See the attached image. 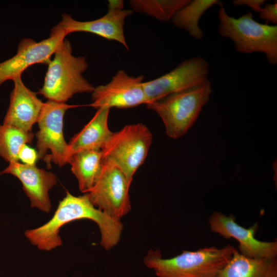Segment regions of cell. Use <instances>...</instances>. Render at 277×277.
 <instances>
[{"label": "cell", "mask_w": 277, "mask_h": 277, "mask_svg": "<svg viewBox=\"0 0 277 277\" xmlns=\"http://www.w3.org/2000/svg\"><path fill=\"white\" fill-rule=\"evenodd\" d=\"M219 34L229 38L242 53H264L268 63L277 64V26L261 24L247 12L238 18L229 16L223 5L218 12Z\"/></svg>", "instance_id": "obj_5"}, {"label": "cell", "mask_w": 277, "mask_h": 277, "mask_svg": "<svg viewBox=\"0 0 277 277\" xmlns=\"http://www.w3.org/2000/svg\"><path fill=\"white\" fill-rule=\"evenodd\" d=\"M66 36L63 32L52 28L49 37L39 42L30 38H23L18 44L16 54L0 63V86L8 80L21 76L32 65H48L51 56Z\"/></svg>", "instance_id": "obj_11"}, {"label": "cell", "mask_w": 277, "mask_h": 277, "mask_svg": "<svg viewBox=\"0 0 277 277\" xmlns=\"http://www.w3.org/2000/svg\"><path fill=\"white\" fill-rule=\"evenodd\" d=\"M1 174H9L17 177L29 199L31 208L49 213L51 208L49 191L56 184V176L51 172L17 162H11Z\"/></svg>", "instance_id": "obj_14"}, {"label": "cell", "mask_w": 277, "mask_h": 277, "mask_svg": "<svg viewBox=\"0 0 277 277\" xmlns=\"http://www.w3.org/2000/svg\"><path fill=\"white\" fill-rule=\"evenodd\" d=\"M84 219L91 220L98 225L101 235L100 244L104 249L109 250L118 243L123 230L120 220L95 207L87 193L76 196L68 191L60 201L52 218L37 228L26 230L25 235L38 249L51 251L62 245L59 233L63 226Z\"/></svg>", "instance_id": "obj_1"}, {"label": "cell", "mask_w": 277, "mask_h": 277, "mask_svg": "<svg viewBox=\"0 0 277 277\" xmlns=\"http://www.w3.org/2000/svg\"><path fill=\"white\" fill-rule=\"evenodd\" d=\"M266 2L265 0H234L232 3L236 6H245L259 12Z\"/></svg>", "instance_id": "obj_24"}, {"label": "cell", "mask_w": 277, "mask_h": 277, "mask_svg": "<svg viewBox=\"0 0 277 277\" xmlns=\"http://www.w3.org/2000/svg\"><path fill=\"white\" fill-rule=\"evenodd\" d=\"M235 250L229 244L222 248L206 247L183 250L170 259H162L159 250H150L144 262L157 277H216Z\"/></svg>", "instance_id": "obj_2"}, {"label": "cell", "mask_w": 277, "mask_h": 277, "mask_svg": "<svg viewBox=\"0 0 277 277\" xmlns=\"http://www.w3.org/2000/svg\"><path fill=\"white\" fill-rule=\"evenodd\" d=\"M34 137L32 132H25L17 128L0 124V157L9 163L18 162L20 147L31 143Z\"/></svg>", "instance_id": "obj_21"}, {"label": "cell", "mask_w": 277, "mask_h": 277, "mask_svg": "<svg viewBox=\"0 0 277 277\" xmlns=\"http://www.w3.org/2000/svg\"><path fill=\"white\" fill-rule=\"evenodd\" d=\"M110 110L97 109L91 120L71 138L68 143L69 158L77 152L104 148L113 134L108 125Z\"/></svg>", "instance_id": "obj_16"}, {"label": "cell", "mask_w": 277, "mask_h": 277, "mask_svg": "<svg viewBox=\"0 0 277 277\" xmlns=\"http://www.w3.org/2000/svg\"><path fill=\"white\" fill-rule=\"evenodd\" d=\"M14 88L10 95L9 105L3 124L12 126L24 131L31 132L37 123L44 103L37 93L27 88L21 76L13 80Z\"/></svg>", "instance_id": "obj_15"}, {"label": "cell", "mask_w": 277, "mask_h": 277, "mask_svg": "<svg viewBox=\"0 0 277 277\" xmlns=\"http://www.w3.org/2000/svg\"><path fill=\"white\" fill-rule=\"evenodd\" d=\"M211 92V83L207 80L145 105L161 118L167 135L175 139L184 135L193 126Z\"/></svg>", "instance_id": "obj_4"}, {"label": "cell", "mask_w": 277, "mask_h": 277, "mask_svg": "<svg viewBox=\"0 0 277 277\" xmlns=\"http://www.w3.org/2000/svg\"><path fill=\"white\" fill-rule=\"evenodd\" d=\"M190 0H131V10L144 13L161 22L171 21Z\"/></svg>", "instance_id": "obj_20"}, {"label": "cell", "mask_w": 277, "mask_h": 277, "mask_svg": "<svg viewBox=\"0 0 277 277\" xmlns=\"http://www.w3.org/2000/svg\"><path fill=\"white\" fill-rule=\"evenodd\" d=\"M77 106L51 100L43 104L35 136L38 159L44 161L48 168L51 163L60 167L68 163V144L64 136V117L68 109Z\"/></svg>", "instance_id": "obj_7"}, {"label": "cell", "mask_w": 277, "mask_h": 277, "mask_svg": "<svg viewBox=\"0 0 277 277\" xmlns=\"http://www.w3.org/2000/svg\"><path fill=\"white\" fill-rule=\"evenodd\" d=\"M152 141V133L146 125H126L113 132L101 150L103 161L118 168L131 183L134 174L147 156Z\"/></svg>", "instance_id": "obj_6"}, {"label": "cell", "mask_w": 277, "mask_h": 277, "mask_svg": "<svg viewBox=\"0 0 277 277\" xmlns=\"http://www.w3.org/2000/svg\"><path fill=\"white\" fill-rule=\"evenodd\" d=\"M72 172L76 177L80 191L88 193L94 186L103 166L101 150H87L76 152L69 158Z\"/></svg>", "instance_id": "obj_18"}, {"label": "cell", "mask_w": 277, "mask_h": 277, "mask_svg": "<svg viewBox=\"0 0 277 277\" xmlns=\"http://www.w3.org/2000/svg\"><path fill=\"white\" fill-rule=\"evenodd\" d=\"M54 55L38 93L47 100L66 103L75 94L93 92L95 87L83 75L88 68L86 58L73 55L69 40L62 41Z\"/></svg>", "instance_id": "obj_3"}, {"label": "cell", "mask_w": 277, "mask_h": 277, "mask_svg": "<svg viewBox=\"0 0 277 277\" xmlns=\"http://www.w3.org/2000/svg\"><path fill=\"white\" fill-rule=\"evenodd\" d=\"M108 8L115 9H124V1L121 0H110L108 1Z\"/></svg>", "instance_id": "obj_25"}, {"label": "cell", "mask_w": 277, "mask_h": 277, "mask_svg": "<svg viewBox=\"0 0 277 277\" xmlns=\"http://www.w3.org/2000/svg\"><path fill=\"white\" fill-rule=\"evenodd\" d=\"M209 71L208 63L201 56H195L183 61L163 75L143 82L147 103L205 82L208 80Z\"/></svg>", "instance_id": "obj_9"}, {"label": "cell", "mask_w": 277, "mask_h": 277, "mask_svg": "<svg viewBox=\"0 0 277 277\" xmlns=\"http://www.w3.org/2000/svg\"><path fill=\"white\" fill-rule=\"evenodd\" d=\"M208 223L212 232L226 239H235L239 243L238 250L242 255L253 258H276V241L264 242L255 238L259 227L257 223L244 228L236 222L233 215H226L219 211L212 213Z\"/></svg>", "instance_id": "obj_12"}, {"label": "cell", "mask_w": 277, "mask_h": 277, "mask_svg": "<svg viewBox=\"0 0 277 277\" xmlns=\"http://www.w3.org/2000/svg\"><path fill=\"white\" fill-rule=\"evenodd\" d=\"M216 277H277V259L248 258L236 249Z\"/></svg>", "instance_id": "obj_17"}, {"label": "cell", "mask_w": 277, "mask_h": 277, "mask_svg": "<svg viewBox=\"0 0 277 277\" xmlns=\"http://www.w3.org/2000/svg\"><path fill=\"white\" fill-rule=\"evenodd\" d=\"M259 13V17L266 21V24L271 22L277 24V3L264 5Z\"/></svg>", "instance_id": "obj_23"}, {"label": "cell", "mask_w": 277, "mask_h": 277, "mask_svg": "<svg viewBox=\"0 0 277 277\" xmlns=\"http://www.w3.org/2000/svg\"><path fill=\"white\" fill-rule=\"evenodd\" d=\"M130 185L118 168L103 161L100 176L87 194L95 207L110 217L120 220L131 210Z\"/></svg>", "instance_id": "obj_8"}, {"label": "cell", "mask_w": 277, "mask_h": 277, "mask_svg": "<svg viewBox=\"0 0 277 277\" xmlns=\"http://www.w3.org/2000/svg\"><path fill=\"white\" fill-rule=\"evenodd\" d=\"M143 75L130 76L124 70H118L105 85L94 88L91 93L92 102L89 105L95 109L111 108L126 109L147 103L143 88Z\"/></svg>", "instance_id": "obj_10"}, {"label": "cell", "mask_w": 277, "mask_h": 277, "mask_svg": "<svg viewBox=\"0 0 277 277\" xmlns=\"http://www.w3.org/2000/svg\"><path fill=\"white\" fill-rule=\"evenodd\" d=\"M130 9L108 8L103 16L90 21H78L68 14L62 15L61 22L54 27L66 35L74 32H89L108 40L115 41L129 50L124 36L125 19L131 15Z\"/></svg>", "instance_id": "obj_13"}, {"label": "cell", "mask_w": 277, "mask_h": 277, "mask_svg": "<svg viewBox=\"0 0 277 277\" xmlns=\"http://www.w3.org/2000/svg\"><path fill=\"white\" fill-rule=\"evenodd\" d=\"M18 157L23 164L31 166L36 165V161L38 159L37 151L27 144H24L20 147Z\"/></svg>", "instance_id": "obj_22"}, {"label": "cell", "mask_w": 277, "mask_h": 277, "mask_svg": "<svg viewBox=\"0 0 277 277\" xmlns=\"http://www.w3.org/2000/svg\"><path fill=\"white\" fill-rule=\"evenodd\" d=\"M215 5H222L219 0H193L180 10L171 19L176 27L185 30L189 35L197 40L203 37L199 23L202 15Z\"/></svg>", "instance_id": "obj_19"}]
</instances>
